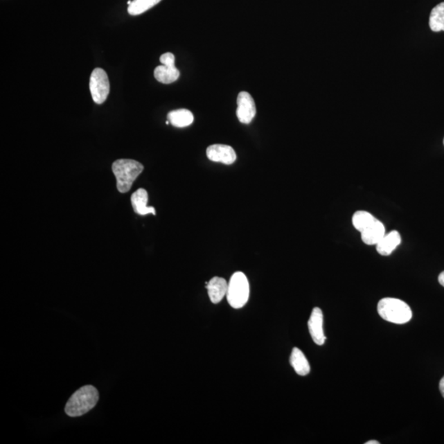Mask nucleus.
I'll use <instances>...</instances> for the list:
<instances>
[{"label": "nucleus", "mask_w": 444, "mask_h": 444, "mask_svg": "<svg viewBox=\"0 0 444 444\" xmlns=\"http://www.w3.org/2000/svg\"><path fill=\"white\" fill-rule=\"evenodd\" d=\"M99 400V393L95 387H82L72 395L65 406V412L70 417L85 415L94 409Z\"/></svg>", "instance_id": "obj_1"}, {"label": "nucleus", "mask_w": 444, "mask_h": 444, "mask_svg": "<svg viewBox=\"0 0 444 444\" xmlns=\"http://www.w3.org/2000/svg\"><path fill=\"white\" fill-rule=\"evenodd\" d=\"M143 169V166L137 161L121 159L114 161L112 170L117 180L118 190L123 193L129 192Z\"/></svg>", "instance_id": "obj_2"}, {"label": "nucleus", "mask_w": 444, "mask_h": 444, "mask_svg": "<svg viewBox=\"0 0 444 444\" xmlns=\"http://www.w3.org/2000/svg\"><path fill=\"white\" fill-rule=\"evenodd\" d=\"M378 312L388 322L407 323L412 318V311L407 303L395 298H384L378 304Z\"/></svg>", "instance_id": "obj_3"}, {"label": "nucleus", "mask_w": 444, "mask_h": 444, "mask_svg": "<svg viewBox=\"0 0 444 444\" xmlns=\"http://www.w3.org/2000/svg\"><path fill=\"white\" fill-rule=\"evenodd\" d=\"M227 301L234 309H241L249 301V283L247 276L241 272H235L228 283Z\"/></svg>", "instance_id": "obj_4"}, {"label": "nucleus", "mask_w": 444, "mask_h": 444, "mask_svg": "<svg viewBox=\"0 0 444 444\" xmlns=\"http://www.w3.org/2000/svg\"><path fill=\"white\" fill-rule=\"evenodd\" d=\"M90 91L94 103L103 104L109 94V82L107 73L103 69H95L90 78Z\"/></svg>", "instance_id": "obj_5"}, {"label": "nucleus", "mask_w": 444, "mask_h": 444, "mask_svg": "<svg viewBox=\"0 0 444 444\" xmlns=\"http://www.w3.org/2000/svg\"><path fill=\"white\" fill-rule=\"evenodd\" d=\"M237 117L242 124L248 125L256 116V105L247 91H241L237 98Z\"/></svg>", "instance_id": "obj_6"}, {"label": "nucleus", "mask_w": 444, "mask_h": 444, "mask_svg": "<svg viewBox=\"0 0 444 444\" xmlns=\"http://www.w3.org/2000/svg\"><path fill=\"white\" fill-rule=\"evenodd\" d=\"M206 156L210 161L220 162L225 165H231L236 161V153L228 145L214 144L206 149Z\"/></svg>", "instance_id": "obj_7"}, {"label": "nucleus", "mask_w": 444, "mask_h": 444, "mask_svg": "<svg viewBox=\"0 0 444 444\" xmlns=\"http://www.w3.org/2000/svg\"><path fill=\"white\" fill-rule=\"evenodd\" d=\"M312 339L319 346H323L326 341L323 332V314L319 308H314L308 322Z\"/></svg>", "instance_id": "obj_8"}, {"label": "nucleus", "mask_w": 444, "mask_h": 444, "mask_svg": "<svg viewBox=\"0 0 444 444\" xmlns=\"http://www.w3.org/2000/svg\"><path fill=\"white\" fill-rule=\"evenodd\" d=\"M206 285L210 300L213 304H218L227 296L228 283L226 279L214 276L209 283H206Z\"/></svg>", "instance_id": "obj_9"}, {"label": "nucleus", "mask_w": 444, "mask_h": 444, "mask_svg": "<svg viewBox=\"0 0 444 444\" xmlns=\"http://www.w3.org/2000/svg\"><path fill=\"white\" fill-rule=\"evenodd\" d=\"M148 193L144 188H139L131 196V204L136 213L145 216L148 214L156 215V210L153 206H148Z\"/></svg>", "instance_id": "obj_10"}, {"label": "nucleus", "mask_w": 444, "mask_h": 444, "mask_svg": "<svg viewBox=\"0 0 444 444\" xmlns=\"http://www.w3.org/2000/svg\"><path fill=\"white\" fill-rule=\"evenodd\" d=\"M402 237L397 231H393L386 234L376 245L377 251L382 256H389L401 245Z\"/></svg>", "instance_id": "obj_11"}, {"label": "nucleus", "mask_w": 444, "mask_h": 444, "mask_svg": "<svg viewBox=\"0 0 444 444\" xmlns=\"http://www.w3.org/2000/svg\"><path fill=\"white\" fill-rule=\"evenodd\" d=\"M386 235L385 227L379 220L362 232V239L364 244L368 245H377Z\"/></svg>", "instance_id": "obj_12"}, {"label": "nucleus", "mask_w": 444, "mask_h": 444, "mask_svg": "<svg viewBox=\"0 0 444 444\" xmlns=\"http://www.w3.org/2000/svg\"><path fill=\"white\" fill-rule=\"evenodd\" d=\"M290 363H291L297 375L301 376L309 375L310 372V363L308 362L305 354L296 347H294L292 350L291 357H290Z\"/></svg>", "instance_id": "obj_13"}, {"label": "nucleus", "mask_w": 444, "mask_h": 444, "mask_svg": "<svg viewBox=\"0 0 444 444\" xmlns=\"http://www.w3.org/2000/svg\"><path fill=\"white\" fill-rule=\"evenodd\" d=\"M179 76L180 73L175 65L162 64L158 66L154 71V76L157 80L164 85H170L177 81Z\"/></svg>", "instance_id": "obj_14"}, {"label": "nucleus", "mask_w": 444, "mask_h": 444, "mask_svg": "<svg viewBox=\"0 0 444 444\" xmlns=\"http://www.w3.org/2000/svg\"><path fill=\"white\" fill-rule=\"evenodd\" d=\"M168 120L171 125L177 127H186L193 124L195 117L191 112L186 109H179L168 114Z\"/></svg>", "instance_id": "obj_15"}, {"label": "nucleus", "mask_w": 444, "mask_h": 444, "mask_svg": "<svg viewBox=\"0 0 444 444\" xmlns=\"http://www.w3.org/2000/svg\"><path fill=\"white\" fill-rule=\"evenodd\" d=\"M429 26L434 33L444 30V2L433 8L429 17Z\"/></svg>", "instance_id": "obj_16"}, {"label": "nucleus", "mask_w": 444, "mask_h": 444, "mask_svg": "<svg viewBox=\"0 0 444 444\" xmlns=\"http://www.w3.org/2000/svg\"><path fill=\"white\" fill-rule=\"evenodd\" d=\"M376 221V218L372 214L366 211H358L353 215V223L354 227L362 233L369 226Z\"/></svg>", "instance_id": "obj_17"}, {"label": "nucleus", "mask_w": 444, "mask_h": 444, "mask_svg": "<svg viewBox=\"0 0 444 444\" xmlns=\"http://www.w3.org/2000/svg\"><path fill=\"white\" fill-rule=\"evenodd\" d=\"M161 1V0H134L129 6L127 12L132 16L142 15V13L150 10Z\"/></svg>", "instance_id": "obj_18"}, {"label": "nucleus", "mask_w": 444, "mask_h": 444, "mask_svg": "<svg viewBox=\"0 0 444 444\" xmlns=\"http://www.w3.org/2000/svg\"><path fill=\"white\" fill-rule=\"evenodd\" d=\"M160 61L164 65H175V57L172 53H166L161 56Z\"/></svg>", "instance_id": "obj_19"}, {"label": "nucleus", "mask_w": 444, "mask_h": 444, "mask_svg": "<svg viewBox=\"0 0 444 444\" xmlns=\"http://www.w3.org/2000/svg\"><path fill=\"white\" fill-rule=\"evenodd\" d=\"M439 390H441V393L443 395V397L444 398V376L443 377V379L441 380V382H439Z\"/></svg>", "instance_id": "obj_20"}, {"label": "nucleus", "mask_w": 444, "mask_h": 444, "mask_svg": "<svg viewBox=\"0 0 444 444\" xmlns=\"http://www.w3.org/2000/svg\"><path fill=\"white\" fill-rule=\"evenodd\" d=\"M438 283L444 287V271L438 276Z\"/></svg>", "instance_id": "obj_21"}, {"label": "nucleus", "mask_w": 444, "mask_h": 444, "mask_svg": "<svg viewBox=\"0 0 444 444\" xmlns=\"http://www.w3.org/2000/svg\"><path fill=\"white\" fill-rule=\"evenodd\" d=\"M366 444H380V442H378L376 441H371L366 442Z\"/></svg>", "instance_id": "obj_22"}, {"label": "nucleus", "mask_w": 444, "mask_h": 444, "mask_svg": "<svg viewBox=\"0 0 444 444\" xmlns=\"http://www.w3.org/2000/svg\"><path fill=\"white\" fill-rule=\"evenodd\" d=\"M443 143H444V140H443Z\"/></svg>", "instance_id": "obj_23"}]
</instances>
